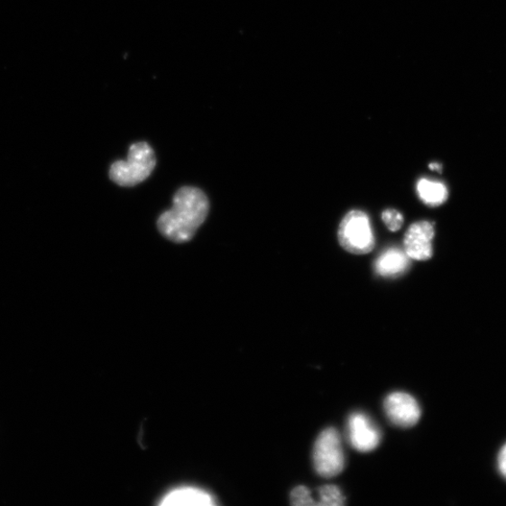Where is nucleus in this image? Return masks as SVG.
Segmentation results:
<instances>
[{"instance_id": "1", "label": "nucleus", "mask_w": 506, "mask_h": 506, "mask_svg": "<svg viewBox=\"0 0 506 506\" xmlns=\"http://www.w3.org/2000/svg\"><path fill=\"white\" fill-rule=\"evenodd\" d=\"M209 211L205 192L196 187L185 186L177 191L173 207L160 216V233L175 244L188 243L204 224Z\"/></svg>"}, {"instance_id": "2", "label": "nucleus", "mask_w": 506, "mask_h": 506, "mask_svg": "<svg viewBox=\"0 0 506 506\" xmlns=\"http://www.w3.org/2000/svg\"><path fill=\"white\" fill-rule=\"evenodd\" d=\"M152 148L146 142L132 144L127 160L116 161L111 167L109 177L120 187H134L146 180L156 166Z\"/></svg>"}, {"instance_id": "3", "label": "nucleus", "mask_w": 506, "mask_h": 506, "mask_svg": "<svg viewBox=\"0 0 506 506\" xmlns=\"http://www.w3.org/2000/svg\"><path fill=\"white\" fill-rule=\"evenodd\" d=\"M337 237L345 251L356 255L367 254L375 246L369 216L360 210H352L344 216Z\"/></svg>"}, {"instance_id": "4", "label": "nucleus", "mask_w": 506, "mask_h": 506, "mask_svg": "<svg viewBox=\"0 0 506 506\" xmlns=\"http://www.w3.org/2000/svg\"><path fill=\"white\" fill-rule=\"evenodd\" d=\"M313 464L323 477H333L345 469V453L339 431L327 428L318 437L313 448Z\"/></svg>"}, {"instance_id": "5", "label": "nucleus", "mask_w": 506, "mask_h": 506, "mask_svg": "<svg viewBox=\"0 0 506 506\" xmlns=\"http://www.w3.org/2000/svg\"><path fill=\"white\" fill-rule=\"evenodd\" d=\"M383 408L390 420L399 427H413L421 418V409L417 400L404 392L389 395L384 400Z\"/></svg>"}, {"instance_id": "6", "label": "nucleus", "mask_w": 506, "mask_h": 506, "mask_svg": "<svg viewBox=\"0 0 506 506\" xmlns=\"http://www.w3.org/2000/svg\"><path fill=\"white\" fill-rule=\"evenodd\" d=\"M348 439L359 452H371L381 442V432L371 419L363 413H354L347 423Z\"/></svg>"}, {"instance_id": "7", "label": "nucleus", "mask_w": 506, "mask_h": 506, "mask_svg": "<svg viewBox=\"0 0 506 506\" xmlns=\"http://www.w3.org/2000/svg\"><path fill=\"white\" fill-rule=\"evenodd\" d=\"M435 227L427 221L417 222L404 235L403 248L409 259L428 261L433 253L432 240Z\"/></svg>"}, {"instance_id": "8", "label": "nucleus", "mask_w": 506, "mask_h": 506, "mask_svg": "<svg viewBox=\"0 0 506 506\" xmlns=\"http://www.w3.org/2000/svg\"><path fill=\"white\" fill-rule=\"evenodd\" d=\"M163 506H211L214 498L208 492L195 487H179L167 492L159 502Z\"/></svg>"}, {"instance_id": "9", "label": "nucleus", "mask_w": 506, "mask_h": 506, "mask_svg": "<svg viewBox=\"0 0 506 506\" xmlns=\"http://www.w3.org/2000/svg\"><path fill=\"white\" fill-rule=\"evenodd\" d=\"M409 266V257L404 251L391 248L383 252L376 260L374 269L378 275L385 278L398 277Z\"/></svg>"}, {"instance_id": "10", "label": "nucleus", "mask_w": 506, "mask_h": 506, "mask_svg": "<svg viewBox=\"0 0 506 506\" xmlns=\"http://www.w3.org/2000/svg\"><path fill=\"white\" fill-rule=\"evenodd\" d=\"M417 189L421 201L430 207L441 206L448 198L447 188L440 181L422 179Z\"/></svg>"}, {"instance_id": "11", "label": "nucleus", "mask_w": 506, "mask_h": 506, "mask_svg": "<svg viewBox=\"0 0 506 506\" xmlns=\"http://www.w3.org/2000/svg\"><path fill=\"white\" fill-rule=\"evenodd\" d=\"M345 502V497L341 490L336 486H324L319 490V502L322 506H341Z\"/></svg>"}, {"instance_id": "12", "label": "nucleus", "mask_w": 506, "mask_h": 506, "mask_svg": "<svg viewBox=\"0 0 506 506\" xmlns=\"http://www.w3.org/2000/svg\"><path fill=\"white\" fill-rule=\"evenodd\" d=\"M291 503L295 506L318 505L317 501L313 500L309 490L304 486H299L293 490L291 492Z\"/></svg>"}, {"instance_id": "13", "label": "nucleus", "mask_w": 506, "mask_h": 506, "mask_svg": "<svg viewBox=\"0 0 506 506\" xmlns=\"http://www.w3.org/2000/svg\"><path fill=\"white\" fill-rule=\"evenodd\" d=\"M382 219L391 232L399 231L403 223V216L395 209H387L382 213Z\"/></svg>"}, {"instance_id": "14", "label": "nucleus", "mask_w": 506, "mask_h": 506, "mask_svg": "<svg viewBox=\"0 0 506 506\" xmlns=\"http://www.w3.org/2000/svg\"><path fill=\"white\" fill-rule=\"evenodd\" d=\"M498 466L501 474L506 478V445L501 448L499 454Z\"/></svg>"}, {"instance_id": "15", "label": "nucleus", "mask_w": 506, "mask_h": 506, "mask_svg": "<svg viewBox=\"0 0 506 506\" xmlns=\"http://www.w3.org/2000/svg\"><path fill=\"white\" fill-rule=\"evenodd\" d=\"M429 168L431 169V170L441 172L442 166L436 162L429 164Z\"/></svg>"}]
</instances>
